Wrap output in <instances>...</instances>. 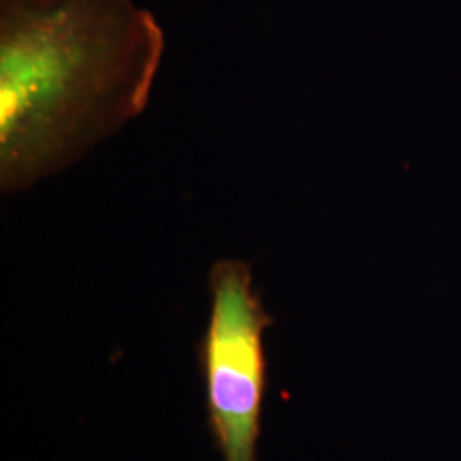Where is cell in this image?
Wrapping results in <instances>:
<instances>
[{
	"label": "cell",
	"instance_id": "1",
	"mask_svg": "<svg viewBox=\"0 0 461 461\" xmlns=\"http://www.w3.org/2000/svg\"><path fill=\"white\" fill-rule=\"evenodd\" d=\"M165 53L132 0H0V188L74 165L140 115Z\"/></svg>",
	"mask_w": 461,
	"mask_h": 461
},
{
	"label": "cell",
	"instance_id": "2",
	"mask_svg": "<svg viewBox=\"0 0 461 461\" xmlns=\"http://www.w3.org/2000/svg\"><path fill=\"white\" fill-rule=\"evenodd\" d=\"M209 294V321L197 347L209 429L222 460L258 461L268 369L264 337L274 318L245 260L215 262Z\"/></svg>",
	"mask_w": 461,
	"mask_h": 461
}]
</instances>
